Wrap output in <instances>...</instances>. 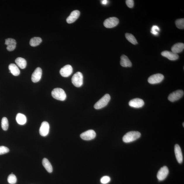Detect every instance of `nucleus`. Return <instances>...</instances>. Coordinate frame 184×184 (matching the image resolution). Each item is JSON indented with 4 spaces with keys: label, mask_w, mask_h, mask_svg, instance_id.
<instances>
[{
    "label": "nucleus",
    "mask_w": 184,
    "mask_h": 184,
    "mask_svg": "<svg viewBox=\"0 0 184 184\" xmlns=\"http://www.w3.org/2000/svg\"><path fill=\"white\" fill-rule=\"evenodd\" d=\"M141 136V134L138 131H132L128 132L123 136V140L125 143L135 141Z\"/></svg>",
    "instance_id": "1"
},
{
    "label": "nucleus",
    "mask_w": 184,
    "mask_h": 184,
    "mask_svg": "<svg viewBox=\"0 0 184 184\" xmlns=\"http://www.w3.org/2000/svg\"><path fill=\"white\" fill-rule=\"evenodd\" d=\"M51 95L54 98L61 101L65 100L67 97L65 92L61 88L54 89L51 92Z\"/></svg>",
    "instance_id": "2"
},
{
    "label": "nucleus",
    "mask_w": 184,
    "mask_h": 184,
    "mask_svg": "<svg viewBox=\"0 0 184 184\" xmlns=\"http://www.w3.org/2000/svg\"><path fill=\"white\" fill-rule=\"evenodd\" d=\"M42 42V39L40 37H34L30 39V46L35 47L38 46Z\"/></svg>",
    "instance_id": "24"
},
{
    "label": "nucleus",
    "mask_w": 184,
    "mask_h": 184,
    "mask_svg": "<svg viewBox=\"0 0 184 184\" xmlns=\"http://www.w3.org/2000/svg\"><path fill=\"white\" fill-rule=\"evenodd\" d=\"M184 49V44L183 43H177L171 47V50L172 52L177 54L182 51Z\"/></svg>",
    "instance_id": "19"
},
{
    "label": "nucleus",
    "mask_w": 184,
    "mask_h": 184,
    "mask_svg": "<svg viewBox=\"0 0 184 184\" xmlns=\"http://www.w3.org/2000/svg\"><path fill=\"white\" fill-rule=\"evenodd\" d=\"M162 56L167 58L171 61H175L179 58V55L177 54L168 51H164L161 54Z\"/></svg>",
    "instance_id": "15"
},
{
    "label": "nucleus",
    "mask_w": 184,
    "mask_h": 184,
    "mask_svg": "<svg viewBox=\"0 0 184 184\" xmlns=\"http://www.w3.org/2000/svg\"><path fill=\"white\" fill-rule=\"evenodd\" d=\"M169 173L168 169L166 166L161 168L157 173V178L160 181H163L166 178Z\"/></svg>",
    "instance_id": "9"
},
{
    "label": "nucleus",
    "mask_w": 184,
    "mask_h": 184,
    "mask_svg": "<svg viewBox=\"0 0 184 184\" xmlns=\"http://www.w3.org/2000/svg\"><path fill=\"white\" fill-rule=\"evenodd\" d=\"M9 69L10 72L12 75L17 76L19 75L20 73V70L18 69L17 66L15 64L11 63L9 66Z\"/></svg>",
    "instance_id": "20"
},
{
    "label": "nucleus",
    "mask_w": 184,
    "mask_h": 184,
    "mask_svg": "<svg viewBox=\"0 0 184 184\" xmlns=\"http://www.w3.org/2000/svg\"><path fill=\"white\" fill-rule=\"evenodd\" d=\"M121 65L123 67H130L132 65L131 62L126 55H123L121 57Z\"/></svg>",
    "instance_id": "18"
},
{
    "label": "nucleus",
    "mask_w": 184,
    "mask_h": 184,
    "mask_svg": "<svg viewBox=\"0 0 184 184\" xmlns=\"http://www.w3.org/2000/svg\"><path fill=\"white\" fill-rule=\"evenodd\" d=\"M73 72V68L71 66L68 65L64 66L60 71L61 75L64 77H68L71 75Z\"/></svg>",
    "instance_id": "10"
},
{
    "label": "nucleus",
    "mask_w": 184,
    "mask_h": 184,
    "mask_svg": "<svg viewBox=\"0 0 184 184\" xmlns=\"http://www.w3.org/2000/svg\"><path fill=\"white\" fill-rule=\"evenodd\" d=\"M96 135V132L94 130H90L82 133L80 135V137L84 140H90L94 139Z\"/></svg>",
    "instance_id": "8"
},
{
    "label": "nucleus",
    "mask_w": 184,
    "mask_h": 184,
    "mask_svg": "<svg viewBox=\"0 0 184 184\" xmlns=\"http://www.w3.org/2000/svg\"><path fill=\"white\" fill-rule=\"evenodd\" d=\"M80 14V12L78 10H74L72 11L66 20L67 23L71 24L75 22L79 17Z\"/></svg>",
    "instance_id": "14"
},
{
    "label": "nucleus",
    "mask_w": 184,
    "mask_h": 184,
    "mask_svg": "<svg viewBox=\"0 0 184 184\" xmlns=\"http://www.w3.org/2000/svg\"><path fill=\"white\" fill-rule=\"evenodd\" d=\"M72 82L74 86L79 87H81L83 83V76L81 72H76L72 76Z\"/></svg>",
    "instance_id": "4"
},
{
    "label": "nucleus",
    "mask_w": 184,
    "mask_h": 184,
    "mask_svg": "<svg viewBox=\"0 0 184 184\" xmlns=\"http://www.w3.org/2000/svg\"><path fill=\"white\" fill-rule=\"evenodd\" d=\"M110 99V95L108 94H105L95 104L94 108L97 109L103 108L108 104Z\"/></svg>",
    "instance_id": "3"
},
{
    "label": "nucleus",
    "mask_w": 184,
    "mask_h": 184,
    "mask_svg": "<svg viewBox=\"0 0 184 184\" xmlns=\"http://www.w3.org/2000/svg\"><path fill=\"white\" fill-rule=\"evenodd\" d=\"M111 181L110 178L108 176L103 177L101 179V182L103 184L108 183Z\"/></svg>",
    "instance_id": "30"
},
{
    "label": "nucleus",
    "mask_w": 184,
    "mask_h": 184,
    "mask_svg": "<svg viewBox=\"0 0 184 184\" xmlns=\"http://www.w3.org/2000/svg\"><path fill=\"white\" fill-rule=\"evenodd\" d=\"M177 27L180 29H183L184 28V19L181 18L177 20L175 22Z\"/></svg>",
    "instance_id": "27"
},
{
    "label": "nucleus",
    "mask_w": 184,
    "mask_h": 184,
    "mask_svg": "<svg viewBox=\"0 0 184 184\" xmlns=\"http://www.w3.org/2000/svg\"><path fill=\"white\" fill-rule=\"evenodd\" d=\"M175 152L178 162L180 164L183 162V155L181 148L178 144H176L175 145Z\"/></svg>",
    "instance_id": "17"
},
{
    "label": "nucleus",
    "mask_w": 184,
    "mask_h": 184,
    "mask_svg": "<svg viewBox=\"0 0 184 184\" xmlns=\"http://www.w3.org/2000/svg\"><path fill=\"white\" fill-rule=\"evenodd\" d=\"M184 95L183 90H179L171 93L168 97V100L171 102H174L179 100Z\"/></svg>",
    "instance_id": "7"
},
{
    "label": "nucleus",
    "mask_w": 184,
    "mask_h": 184,
    "mask_svg": "<svg viewBox=\"0 0 184 184\" xmlns=\"http://www.w3.org/2000/svg\"><path fill=\"white\" fill-rule=\"evenodd\" d=\"M17 123L20 125H24L27 121V118L25 115L21 113L18 114L16 117Z\"/></svg>",
    "instance_id": "21"
},
{
    "label": "nucleus",
    "mask_w": 184,
    "mask_h": 184,
    "mask_svg": "<svg viewBox=\"0 0 184 184\" xmlns=\"http://www.w3.org/2000/svg\"><path fill=\"white\" fill-rule=\"evenodd\" d=\"M5 44L7 45V50L11 51H13L16 49V42L14 39L8 38L6 39Z\"/></svg>",
    "instance_id": "16"
},
{
    "label": "nucleus",
    "mask_w": 184,
    "mask_h": 184,
    "mask_svg": "<svg viewBox=\"0 0 184 184\" xmlns=\"http://www.w3.org/2000/svg\"><path fill=\"white\" fill-rule=\"evenodd\" d=\"M119 23L118 18L116 17H111L105 20L103 24L105 27L112 28L116 26Z\"/></svg>",
    "instance_id": "5"
},
{
    "label": "nucleus",
    "mask_w": 184,
    "mask_h": 184,
    "mask_svg": "<svg viewBox=\"0 0 184 184\" xmlns=\"http://www.w3.org/2000/svg\"><path fill=\"white\" fill-rule=\"evenodd\" d=\"M8 183L10 184H14L17 181V178L16 176L13 174H10L8 178Z\"/></svg>",
    "instance_id": "28"
},
{
    "label": "nucleus",
    "mask_w": 184,
    "mask_h": 184,
    "mask_svg": "<svg viewBox=\"0 0 184 184\" xmlns=\"http://www.w3.org/2000/svg\"><path fill=\"white\" fill-rule=\"evenodd\" d=\"M42 163L43 166L46 169L47 172L49 173H51L52 172L53 167L52 165L48 159L46 158H44L43 159Z\"/></svg>",
    "instance_id": "22"
},
{
    "label": "nucleus",
    "mask_w": 184,
    "mask_h": 184,
    "mask_svg": "<svg viewBox=\"0 0 184 184\" xmlns=\"http://www.w3.org/2000/svg\"><path fill=\"white\" fill-rule=\"evenodd\" d=\"M17 65L22 69H24L26 67L27 62L26 60L21 57H18L15 60Z\"/></svg>",
    "instance_id": "23"
},
{
    "label": "nucleus",
    "mask_w": 184,
    "mask_h": 184,
    "mask_svg": "<svg viewBox=\"0 0 184 184\" xmlns=\"http://www.w3.org/2000/svg\"><path fill=\"white\" fill-rule=\"evenodd\" d=\"M1 127L4 131H6L8 129L9 127V123L7 118L4 117L1 120Z\"/></svg>",
    "instance_id": "26"
},
{
    "label": "nucleus",
    "mask_w": 184,
    "mask_h": 184,
    "mask_svg": "<svg viewBox=\"0 0 184 184\" xmlns=\"http://www.w3.org/2000/svg\"><path fill=\"white\" fill-rule=\"evenodd\" d=\"M164 79V76L162 74L158 73L154 74L149 78V83L152 84L160 83Z\"/></svg>",
    "instance_id": "6"
},
{
    "label": "nucleus",
    "mask_w": 184,
    "mask_h": 184,
    "mask_svg": "<svg viewBox=\"0 0 184 184\" xmlns=\"http://www.w3.org/2000/svg\"><path fill=\"white\" fill-rule=\"evenodd\" d=\"M129 104L130 106L135 108H140L143 106L144 102L142 99L135 98L130 101Z\"/></svg>",
    "instance_id": "11"
},
{
    "label": "nucleus",
    "mask_w": 184,
    "mask_h": 184,
    "mask_svg": "<svg viewBox=\"0 0 184 184\" xmlns=\"http://www.w3.org/2000/svg\"><path fill=\"white\" fill-rule=\"evenodd\" d=\"M160 30V28H159V27L156 25H154L152 27L151 32L153 35H157L159 34L158 32L157 31H159Z\"/></svg>",
    "instance_id": "31"
},
{
    "label": "nucleus",
    "mask_w": 184,
    "mask_h": 184,
    "mask_svg": "<svg viewBox=\"0 0 184 184\" xmlns=\"http://www.w3.org/2000/svg\"><path fill=\"white\" fill-rule=\"evenodd\" d=\"M49 123L47 121H43L41 123L39 133L41 136H45L48 135L49 132Z\"/></svg>",
    "instance_id": "13"
},
{
    "label": "nucleus",
    "mask_w": 184,
    "mask_h": 184,
    "mask_svg": "<svg viewBox=\"0 0 184 184\" xmlns=\"http://www.w3.org/2000/svg\"><path fill=\"white\" fill-rule=\"evenodd\" d=\"M126 4L128 7L132 8L134 5V1L133 0H127Z\"/></svg>",
    "instance_id": "32"
},
{
    "label": "nucleus",
    "mask_w": 184,
    "mask_h": 184,
    "mask_svg": "<svg viewBox=\"0 0 184 184\" xmlns=\"http://www.w3.org/2000/svg\"><path fill=\"white\" fill-rule=\"evenodd\" d=\"M101 3H102L103 5H106L108 3V1H107V0H103V1H101Z\"/></svg>",
    "instance_id": "33"
},
{
    "label": "nucleus",
    "mask_w": 184,
    "mask_h": 184,
    "mask_svg": "<svg viewBox=\"0 0 184 184\" xmlns=\"http://www.w3.org/2000/svg\"><path fill=\"white\" fill-rule=\"evenodd\" d=\"M42 75V70L40 67H38L35 70L32 76V81L37 82L40 81Z\"/></svg>",
    "instance_id": "12"
},
{
    "label": "nucleus",
    "mask_w": 184,
    "mask_h": 184,
    "mask_svg": "<svg viewBox=\"0 0 184 184\" xmlns=\"http://www.w3.org/2000/svg\"><path fill=\"white\" fill-rule=\"evenodd\" d=\"M125 37L127 40L132 44L135 45L137 44V40L133 35L129 33H126Z\"/></svg>",
    "instance_id": "25"
},
{
    "label": "nucleus",
    "mask_w": 184,
    "mask_h": 184,
    "mask_svg": "<svg viewBox=\"0 0 184 184\" xmlns=\"http://www.w3.org/2000/svg\"><path fill=\"white\" fill-rule=\"evenodd\" d=\"M183 127H184V123H183Z\"/></svg>",
    "instance_id": "34"
},
{
    "label": "nucleus",
    "mask_w": 184,
    "mask_h": 184,
    "mask_svg": "<svg viewBox=\"0 0 184 184\" xmlns=\"http://www.w3.org/2000/svg\"><path fill=\"white\" fill-rule=\"evenodd\" d=\"M9 152V148L4 146H0V155Z\"/></svg>",
    "instance_id": "29"
}]
</instances>
